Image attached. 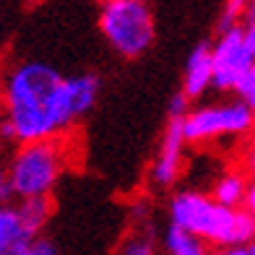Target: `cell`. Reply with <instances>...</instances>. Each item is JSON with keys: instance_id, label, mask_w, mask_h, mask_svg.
<instances>
[{"instance_id": "1", "label": "cell", "mask_w": 255, "mask_h": 255, "mask_svg": "<svg viewBox=\"0 0 255 255\" xmlns=\"http://www.w3.org/2000/svg\"><path fill=\"white\" fill-rule=\"evenodd\" d=\"M99 86L97 73L63 76L42 60L10 65L0 84V138L18 143L60 138L91 112Z\"/></svg>"}, {"instance_id": "2", "label": "cell", "mask_w": 255, "mask_h": 255, "mask_svg": "<svg viewBox=\"0 0 255 255\" xmlns=\"http://www.w3.org/2000/svg\"><path fill=\"white\" fill-rule=\"evenodd\" d=\"M169 224L190 232L208 248L253 245L255 216L242 208L219 206L208 193L180 190L169 201Z\"/></svg>"}, {"instance_id": "3", "label": "cell", "mask_w": 255, "mask_h": 255, "mask_svg": "<svg viewBox=\"0 0 255 255\" xmlns=\"http://www.w3.org/2000/svg\"><path fill=\"white\" fill-rule=\"evenodd\" d=\"M65 159L68 154L60 138L18 143L10 161L5 164L10 195H16L18 201L47 198L65 172Z\"/></svg>"}, {"instance_id": "4", "label": "cell", "mask_w": 255, "mask_h": 255, "mask_svg": "<svg viewBox=\"0 0 255 255\" xmlns=\"http://www.w3.org/2000/svg\"><path fill=\"white\" fill-rule=\"evenodd\" d=\"M99 31L123 57H141L156 39L154 10L141 0H107L99 10Z\"/></svg>"}, {"instance_id": "5", "label": "cell", "mask_w": 255, "mask_h": 255, "mask_svg": "<svg viewBox=\"0 0 255 255\" xmlns=\"http://www.w3.org/2000/svg\"><path fill=\"white\" fill-rule=\"evenodd\" d=\"M253 5L245 8L242 26L219 34L211 42V86L219 91H232L235 81L255 68V24Z\"/></svg>"}, {"instance_id": "6", "label": "cell", "mask_w": 255, "mask_h": 255, "mask_svg": "<svg viewBox=\"0 0 255 255\" xmlns=\"http://www.w3.org/2000/svg\"><path fill=\"white\" fill-rule=\"evenodd\" d=\"M250 128H253V110L245 107L237 99L190 110L180 120L185 146L188 143H208L214 138H224V135H242Z\"/></svg>"}, {"instance_id": "7", "label": "cell", "mask_w": 255, "mask_h": 255, "mask_svg": "<svg viewBox=\"0 0 255 255\" xmlns=\"http://www.w3.org/2000/svg\"><path fill=\"white\" fill-rule=\"evenodd\" d=\"M182 151H185V141H182L180 120H169L164 128V135H161L156 159L151 164V182L156 188H172L180 180Z\"/></svg>"}, {"instance_id": "8", "label": "cell", "mask_w": 255, "mask_h": 255, "mask_svg": "<svg viewBox=\"0 0 255 255\" xmlns=\"http://www.w3.org/2000/svg\"><path fill=\"white\" fill-rule=\"evenodd\" d=\"M211 86V42L203 39L190 50L185 60V73H182V94L190 102L206 94Z\"/></svg>"}, {"instance_id": "9", "label": "cell", "mask_w": 255, "mask_h": 255, "mask_svg": "<svg viewBox=\"0 0 255 255\" xmlns=\"http://www.w3.org/2000/svg\"><path fill=\"white\" fill-rule=\"evenodd\" d=\"M31 240H37V237H31L26 232L24 222H21V216H18L16 203L0 206V255H8L18 248H24Z\"/></svg>"}, {"instance_id": "10", "label": "cell", "mask_w": 255, "mask_h": 255, "mask_svg": "<svg viewBox=\"0 0 255 255\" xmlns=\"http://www.w3.org/2000/svg\"><path fill=\"white\" fill-rule=\"evenodd\" d=\"M250 180L242 175V172H224L222 177L214 182L211 188V198L224 206V208H242L245 203V195L250 190Z\"/></svg>"}, {"instance_id": "11", "label": "cell", "mask_w": 255, "mask_h": 255, "mask_svg": "<svg viewBox=\"0 0 255 255\" xmlns=\"http://www.w3.org/2000/svg\"><path fill=\"white\" fill-rule=\"evenodd\" d=\"M18 208V216L24 222L26 232L31 237H42V229L47 227L50 216L55 211V203H52V195L47 198H26V201H18L16 203Z\"/></svg>"}, {"instance_id": "12", "label": "cell", "mask_w": 255, "mask_h": 255, "mask_svg": "<svg viewBox=\"0 0 255 255\" xmlns=\"http://www.w3.org/2000/svg\"><path fill=\"white\" fill-rule=\"evenodd\" d=\"M161 245H164L167 255H208L211 248L203 240H198L190 232H185L175 224H169L161 235Z\"/></svg>"}, {"instance_id": "13", "label": "cell", "mask_w": 255, "mask_h": 255, "mask_svg": "<svg viewBox=\"0 0 255 255\" xmlns=\"http://www.w3.org/2000/svg\"><path fill=\"white\" fill-rule=\"evenodd\" d=\"M245 8H248V3H240V0H235V3H227V5L222 8V13H219V18H216V31H219V34H227V31H232V29L242 26Z\"/></svg>"}, {"instance_id": "14", "label": "cell", "mask_w": 255, "mask_h": 255, "mask_svg": "<svg viewBox=\"0 0 255 255\" xmlns=\"http://www.w3.org/2000/svg\"><path fill=\"white\" fill-rule=\"evenodd\" d=\"M118 255H156L154 237H151V235H146V232L130 235L128 240H123V245H120Z\"/></svg>"}, {"instance_id": "15", "label": "cell", "mask_w": 255, "mask_h": 255, "mask_svg": "<svg viewBox=\"0 0 255 255\" xmlns=\"http://www.w3.org/2000/svg\"><path fill=\"white\" fill-rule=\"evenodd\" d=\"M8 255H57V248H55V242L47 240V237H37V240H31L26 242L24 248H18L13 253H8Z\"/></svg>"}, {"instance_id": "16", "label": "cell", "mask_w": 255, "mask_h": 255, "mask_svg": "<svg viewBox=\"0 0 255 255\" xmlns=\"http://www.w3.org/2000/svg\"><path fill=\"white\" fill-rule=\"evenodd\" d=\"M167 112H169V120H182L185 115L190 112V99L182 94V91H177V94H172L169 104H167Z\"/></svg>"}, {"instance_id": "17", "label": "cell", "mask_w": 255, "mask_h": 255, "mask_svg": "<svg viewBox=\"0 0 255 255\" xmlns=\"http://www.w3.org/2000/svg\"><path fill=\"white\" fill-rule=\"evenodd\" d=\"M208 255H255L253 245H232V248H214Z\"/></svg>"}, {"instance_id": "18", "label": "cell", "mask_w": 255, "mask_h": 255, "mask_svg": "<svg viewBox=\"0 0 255 255\" xmlns=\"http://www.w3.org/2000/svg\"><path fill=\"white\" fill-rule=\"evenodd\" d=\"M10 188H8V177H5V167L0 164V206L3 203H10Z\"/></svg>"}]
</instances>
